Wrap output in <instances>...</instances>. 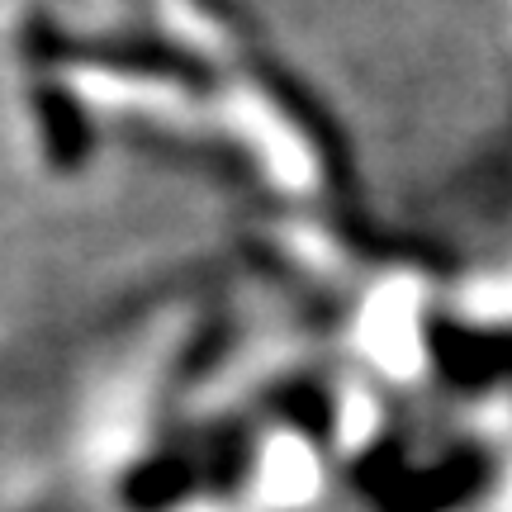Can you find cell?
<instances>
[{"label": "cell", "instance_id": "1", "mask_svg": "<svg viewBox=\"0 0 512 512\" xmlns=\"http://www.w3.org/2000/svg\"><path fill=\"white\" fill-rule=\"evenodd\" d=\"M228 100H233V128L247 143V157L261 166V176H271L294 200H347V147L328 110L294 76L275 72L261 57H247L228 81Z\"/></svg>", "mask_w": 512, "mask_h": 512}, {"label": "cell", "instance_id": "2", "mask_svg": "<svg viewBox=\"0 0 512 512\" xmlns=\"http://www.w3.org/2000/svg\"><path fill=\"white\" fill-rule=\"evenodd\" d=\"M166 29V48L195 57V62H233L242 67L252 57V34L233 0H157Z\"/></svg>", "mask_w": 512, "mask_h": 512}]
</instances>
